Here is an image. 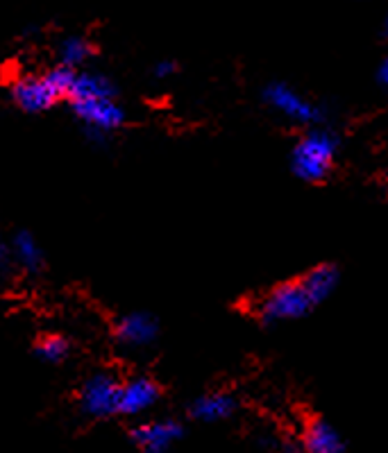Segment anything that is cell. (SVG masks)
<instances>
[{
  "label": "cell",
  "mask_w": 388,
  "mask_h": 453,
  "mask_svg": "<svg viewBox=\"0 0 388 453\" xmlns=\"http://www.w3.org/2000/svg\"><path fill=\"white\" fill-rule=\"evenodd\" d=\"M338 152H341V136L337 129L330 127V123L307 127L305 134L291 150V173L295 180L305 184H321L331 175Z\"/></svg>",
  "instance_id": "1"
},
{
  "label": "cell",
  "mask_w": 388,
  "mask_h": 453,
  "mask_svg": "<svg viewBox=\"0 0 388 453\" xmlns=\"http://www.w3.org/2000/svg\"><path fill=\"white\" fill-rule=\"evenodd\" d=\"M12 265H14V258H12L10 242H7L5 238H3V234H0V274L10 273Z\"/></svg>",
  "instance_id": "17"
},
{
  "label": "cell",
  "mask_w": 388,
  "mask_h": 453,
  "mask_svg": "<svg viewBox=\"0 0 388 453\" xmlns=\"http://www.w3.org/2000/svg\"><path fill=\"white\" fill-rule=\"evenodd\" d=\"M298 281L302 283L307 297H309V302L316 309V306H321L322 302H327L331 295L337 293L338 283H341V270L334 263H321L316 268L307 270L302 277H298Z\"/></svg>",
  "instance_id": "12"
},
{
  "label": "cell",
  "mask_w": 388,
  "mask_h": 453,
  "mask_svg": "<svg viewBox=\"0 0 388 453\" xmlns=\"http://www.w3.org/2000/svg\"><path fill=\"white\" fill-rule=\"evenodd\" d=\"M261 103L270 111L280 113L282 119L289 120L298 127H316V125H327V109L318 103H311L305 98L298 88L286 82H268L261 88Z\"/></svg>",
  "instance_id": "4"
},
{
  "label": "cell",
  "mask_w": 388,
  "mask_h": 453,
  "mask_svg": "<svg viewBox=\"0 0 388 453\" xmlns=\"http://www.w3.org/2000/svg\"><path fill=\"white\" fill-rule=\"evenodd\" d=\"M161 399V388L151 376H132L120 381L119 415L123 418H139L155 408Z\"/></svg>",
  "instance_id": "8"
},
{
  "label": "cell",
  "mask_w": 388,
  "mask_h": 453,
  "mask_svg": "<svg viewBox=\"0 0 388 453\" xmlns=\"http://www.w3.org/2000/svg\"><path fill=\"white\" fill-rule=\"evenodd\" d=\"M386 80H388V64L382 62V64H379V71H377V84H379V87H386Z\"/></svg>",
  "instance_id": "19"
},
{
  "label": "cell",
  "mask_w": 388,
  "mask_h": 453,
  "mask_svg": "<svg viewBox=\"0 0 388 453\" xmlns=\"http://www.w3.org/2000/svg\"><path fill=\"white\" fill-rule=\"evenodd\" d=\"M314 311L305 288L298 279H289L268 290L257 304V319L264 326H277L284 322L302 319Z\"/></svg>",
  "instance_id": "5"
},
{
  "label": "cell",
  "mask_w": 388,
  "mask_h": 453,
  "mask_svg": "<svg viewBox=\"0 0 388 453\" xmlns=\"http://www.w3.org/2000/svg\"><path fill=\"white\" fill-rule=\"evenodd\" d=\"M73 119L78 120L84 134L96 145L107 143L109 136L128 123V111L119 98L68 100Z\"/></svg>",
  "instance_id": "3"
},
{
  "label": "cell",
  "mask_w": 388,
  "mask_h": 453,
  "mask_svg": "<svg viewBox=\"0 0 388 453\" xmlns=\"http://www.w3.org/2000/svg\"><path fill=\"white\" fill-rule=\"evenodd\" d=\"M89 98H119V87L114 80L100 71H75L66 103Z\"/></svg>",
  "instance_id": "13"
},
{
  "label": "cell",
  "mask_w": 388,
  "mask_h": 453,
  "mask_svg": "<svg viewBox=\"0 0 388 453\" xmlns=\"http://www.w3.org/2000/svg\"><path fill=\"white\" fill-rule=\"evenodd\" d=\"M73 78H75V71L62 64L43 73L21 75L12 84V100L26 113L50 111L58 103H66Z\"/></svg>",
  "instance_id": "2"
},
{
  "label": "cell",
  "mask_w": 388,
  "mask_h": 453,
  "mask_svg": "<svg viewBox=\"0 0 388 453\" xmlns=\"http://www.w3.org/2000/svg\"><path fill=\"white\" fill-rule=\"evenodd\" d=\"M35 354L48 365H59L71 356V340L59 334H48L36 340Z\"/></svg>",
  "instance_id": "16"
},
{
  "label": "cell",
  "mask_w": 388,
  "mask_h": 453,
  "mask_svg": "<svg viewBox=\"0 0 388 453\" xmlns=\"http://www.w3.org/2000/svg\"><path fill=\"white\" fill-rule=\"evenodd\" d=\"M120 379L109 370L89 374L78 390V408L91 419H107L119 415Z\"/></svg>",
  "instance_id": "6"
},
{
  "label": "cell",
  "mask_w": 388,
  "mask_h": 453,
  "mask_svg": "<svg viewBox=\"0 0 388 453\" xmlns=\"http://www.w3.org/2000/svg\"><path fill=\"white\" fill-rule=\"evenodd\" d=\"M129 435L139 453H168L173 444L184 435V428L175 419H151L136 424Z\"/></svg>",
  "instance_id": "9"
},
{
  "label": "cell",
  "mask_w": 388,
  "mask_h": 453,
  "mask_svg": "<svg viewBox=\"0 0 388 453\" xmlns=\"http://www.w3.org/2000/svg\"><path fill=\"white\" fill-rule=\"evenodd\" d=\"M94 55H96L94 43L78 35L66 36L58 48L59 64H62V66L73 68V71H80V68H82Z\"/></svg>",
  "instance_id": "15"
},
{
  "label": "cell",
  "mask_w": 388,
  "mask_h": 453,
  "mask_svg": "<svg viewBox=\"0 0 388 453\" xmlns=\"http://www.w3.org/2000/svg\"><path fill=\"white\" fill-rule=\"evenodd\" d=\"M238 411L237 396L228 390H213L207 395H200L196 402L189 406V415H191L196 422L205 424H216L225 422Z\"/></svg>",
  "instance_id": "11"
},
{
  "label": "cell",
  "mask_w": 388,
  "mask_h": 453,
  "mask_svg": "<svg viewBox=\"0 0 388 453\" xmlns=\"http://www.w3.org/2000/svg\"><path fill=\"white\" fill-rule=\"evenodd\" d=\"M175 62H157L155 68H152V75H155L157 80H168L171 75H175Z\"/></svg>",
  "instance_id": "18"
},
{
  "label": "cell",
  "mask_w": 388,
  "mask_h": 453,
  "mask_svg": "<svg viewBox=\"0 0 388 453\" xmlns=\"http://www.w3.org/2000/svg\"><path fill=\"white\" fill-rule=\"evenodd\" d=\"M10 248L14 265H19L23 273L39 274L43 270V265H46V254H43L42 245H39V241H36L30 232H26V229L14 234Z\"/></svg>",
  "instance_id": "14"
},
{
  "label": "cell",
  "mask_w": 388,
  "mask_h": 453,
  "mask_svg": "<svg viewBox=\"0 0 388 453\" xmlns=\"http://www.w3.org/2000/svg\"><path fill=\"white\" fill-rule=\"evenodd\" d=\"M112 335L125 349H144L159 338V319L145 311H132L116 319Z\"/></svg>",
  "instance_id": "7"
},
{
  "label": "cell",
  "mask_w": 388,
  "mask_h": 453,
  "mask_svg": "<svg viewBox=\"0 0 388 453\" xmlns=\"http://www.w3.org/2000/svg\"><path fill=\"white\" fill-rule=\"evenodd\" d=\"M300 451L305 453H345V440L338 428L325 418L307 419L302 428Z\"/></svg>",
  "instance_id": "10"
}]
</instances>
